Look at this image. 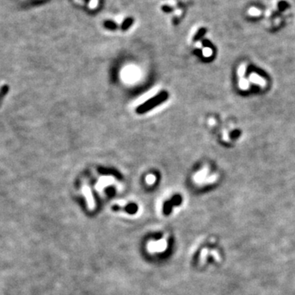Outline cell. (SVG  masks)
Wrapping results in <instances>:
<instances>
[{"label": "cell", "mask_w": 295, "mask_h": 295, "mask_svg": "<svg viewBox=\"0 0 295 295\" xmlns=\"http://www.w3.org/2000/svg\"><path fill=\"white\" fill-rule=\"evenodd\" d=\"M225 260L224 249L217 237L203 236L194 245L191 262L198 270L206 271L220 267Z\"/></svg>", "instance_id": "6da1fadb"}, {"label": "cell", "mask_w": 295, "mask_h": 295, "mask_svg": "<svg viewBox=\"0 0 295 295\" xmlns=\"http://www.w3.org/2000/svg\"><path fill=\"white\" fill-rule=\"evenodd\" d=\"M110 16L105 17L102 21V27L105 30L112 32L121 31L126 32L134 27L136 19L134 16L126 12H112Z\"/></svg>", "instance_id": "7a4b0ae2"}, {"label": "cell", "mask_w": 295, "mask_h": 295, "mask_svg": "<svg viewBox=\"0 0 295 295\" xmlns=\"http://www.w3.org/2000/svg\"><path fill=\"white\" fill-rule=\"evenodd\" d=\"M70 2L86 13L95 14L103 10L107 0H70Z\"/></svg>", "instance_id": "3957f363"}, {"label": "cell", "mask_w": 295, "mask_h": 295, "mask_svg": "<svg viewBox=\"0 0 295 295\" xmlns=\"http://www.w3.org/2000/svg\"><path fill=\"white\" fill-rule=\"evenodd\" d=\"M167 99L168 93L165 90L161 91L159 94L140 104L135 109V112H136L137 114H144V113L149 112L150 110H152L161 104H162L163 102H165Z\"/></svg>", "instance_id": "277c9868"}, {"label": "cell", "mask_w": 295, "mask_h": 295, "mask_svg": "<svg viewBox=\"0 0 295 295\" xmlns=\"http://www.w3.org/2000/svg\"><path fill=\"white\" fill-rule=\"evenodd\" d=\"M157 9L161 13L172 14L175 18L180 17L183 13V9L179 7L177 0H158Z\"/></svg>", "instance_id": "5b68a950"}, {"label": "cell", "mask_w": 295, "mask_h": 295, "mask_svg": "<svg viewBox=\"0 0 295 295\" xmlns=\"http://www.w3.org/2000/svg\"><path fill=\"white\" fill-rule=\"evenodd\" d=\"M182 203V197L180 194H176L172 197L171 200H168L163 204V213L165 215H169L172 211V208L176 206H180Z\"/></svg>", "instance_id": "8992f818"}, {"label": "cell", "mask_w": 295, "mask_h": 295, "mask_svg": "<svg viewBox=\"0 0 295 295\" xmlns=\"http://www.w3.org/2000/svg\"><path fill=\"white\" fill-rule=\"evenodd\" d=\"M167 248V242L166 239H160L158 241L152 242L149 244V249L152 252L165 251Z\"/></svg>", "instance_id": "52a82bcc"}, {"label": "cell", "mask_w": 295, "mask_h": 295, "mask_svg": "<svg viewBox=\"0 0 295 295\" xmlns=\"http://www.w3.org/2000/svg\"><path fill=\"white\" fill-rule=\"evenodd\" d=\"M98 171H99V173H101V174L113 175V176H116L117 178H119V179H121V177H122L121 174L119 172H118V171H117V170H115V169H112V168L102 167H100L98 168Z\"/></svg>", "instance_id": "ba28073f"}, {"label": "cell", "mask_w": 295, "mask_h": 295, "mask_svg": "<svg viewBox=\"0 0 295 295\" xmlns=\"http://www.w3.org/2000/svg\"><path fill=\"white\" fill-rule=\"evenodd\" d=\"M124 209L126 210L127 212L131 214L135 213L138 210V207H137V205L135 203H129L128 205H126V207H124Z\"/></svg>", "instance_id": "9c48e42d"}, {"label": "cell", "mask_w": 295, "mask_h": 295, "mask_svg": "<svg viewBox=\"0 0 295 295\" xmlns=\"http://www.w3.org/2000/svg\"><path fill=\"white\" fill-rule=\"evenodd\" d=\"M18 1L26 4H39V3L45 2L46 0H18Z\"/></svg>", "instance_id": "30bf717a"}, {"label": "cell", "mask_w": 295, "mask_h": 295, "mask_svg": "<svg viewBox=\"0 0 295 295\" xmlns=\"http://www.w3.org/2000/svg\"><path fill=\"white\" fill-rule=\"evenodd\" d=\"M249 14L251 16H258L261 14V11L257 7H251L249 10Z\"/></svg>", "instance_id": "8fae6325"}, {"label": "cell", "mask_w": 295, "mask_h": 295, "mask_svg": "<svg viewBox=\"0 0 295 295\" xmlns=\"http://www.w3.org/2000/svg\"><path fill=\"white\" fill-rule=\"evenodd\" d=\"M8 89L9 88L7 85H4L2 87V89H1V98H2V99L7 94V92H8Z\"/></svg>", "instance_id": "7c38bea8"}]
</instances>
